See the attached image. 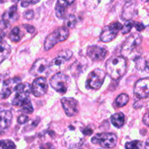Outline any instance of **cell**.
<instances>
[{
	"instance_id": "6da1fadb",
	"label": "cell",
	"mask_w": 149,
	"mask_h": 149,
	"mask_svg": "<svg viewBox=\"0 0 149 149\" xmlns=\"http://www.w3.org/2000/svg\"><path fill=\"white\" fill-rule=\"evenodd\" d=\"M107 74L113 80H119L127 71V62L125 58L121 56L112 57L106 62Z\"/></svg>"
},
{
	"instance_id": "7a4b0ae2",
	"label": "cell",
	"mask_w": 149,
	"mask_h": 149,
	"mask_svg": "<svg viewBox=\"0 0 149 149\" xmlns=\"http://www.w3.org/2000/svg\"><path fill=\"white\" fill-rule=\"evenodd\" d=\"M69 35L68 29L65 27H60L48 35L44 43V49L48 51L55 45L65 41Z\"/></svg>"
},
{
	"instance_id": "3957f363",
	"label": "cell",
	"mask_w": 149,
	"mask_h": 149,
	"mask_svg": "<svg viewBox=\"0 0 149 149\" xmlns=\"http://www.w3.org/2000/svg\"><path fill=\"white\" fill-rule=\"evenodd\" d=\"M15 95L12 100L13 106L22 107L30 100L29 95L31 93V85L29 83H20L17 85L15 90Z\"/></svg>"
},
{
	"instance_id": "277c9868",
	"label": "cell",
	"mask_w": 149,
	"mask_h": 149,
	"mask_svg": "<svg viewBox=\"0 0 149 149\" xmlns=\"http://www.w3.org/2000/svg\"><path fill=\"white\" fill-rule=\"evenodd\" d=\"M142 38L138 33H133L128 36L122 45L121 53L124 57L131 58L132 54L135 49H138L141 45ZM123 57V58H124Z\"/></svg>"
},
{
	"instance_id": "5b68a950",
	"label": "cell",
	"mask_w": 149,
	"mask_h": 149,
	"mask_svg": "<svg viewBox=\"0 0 149 149\" xmlns=\"http://www.w3.org/2000/svg\"><path fill=\"white\" fill-rule=\"evenodd\" d=\"M83 129L77 123L73 124L68 127L65 133V141L70 147L75 146L81 143L84 140Z\"/></svg>"
},
{
	"instance_id": "8992f818",
	"label": "cell",
	"mask_w": 149,
	"mask_h": 149,
	"mask_svg": "<svg viewBox=\"0 0 149 149\" xmlns=\"http://www.w3.org/2000/svg\"><path fill=\"white\" fill-rule=\"evenodd\" d=\"M49 83L54 90L61 94H65L69 86L70 79L64 73L58 72L50 79Z\"/></svg>"
},
{
	"instance_id": "52a82bcc",
	"label": "cell",
	"mask_w": 149,
	"mask_h": 149,
	"mask_svg": "<svg viewBox=\"0 0 149 149\" xmlns=\"http://www.w3.org/2000/svg\"><path fill=\"white\" fill-rule=\"evenodd\" d=\"M106 78V73L100 68H96L88 75L86 87L91 90H98L103 85Z\"/></svg>"
},
{
	"instance_id": "ba28073f",
	"label": "cell",
	"mask_w": 149,
	"mask_h": 149,
	"mask_svg": "<svg viewBox=\"0 0 149 149\" xmlns=\"http://www.w3.org/2000/svg\"><path fill=\"white\" fill-rule=\"evenodd\" d=\"M93 144H98L104 148H112L116 146L117 137L114 133H99L91 139Z\"/></svg>"
},
{
	"instance_id": "9c48e42d",
	"label": "cell",
	"mask_w": 149,
	"mask_h": 149,
	"mask_svg": "<svg viewBox=\"0 0 149 149\" xmlns=\"http://www.w3.org/2000/svg\"><path fill=\"white\" fill-rule=\"evenodd\" d=\"M122 25L119 22L112 23L108 26H106L100 33V40L103 42H111L116 37L119 31L122 29Z\"/></svg>"
},
{
	"instance_id": "30bf717a",
	"label": "cell",
	"mask_w": 149,
	"mask_h": 149,
	"mask_svg": "<svg viewBox=\"0 0 149 149\" xmlns=\"http://www.w3.org/2000/svg\"><path fill=\"white\" fill-rule=\"evenodd\" d=\"M48 90V84L45 77H38L31 86V92L35 97H42L45 95Z\"/></svg>"
},
{
	"instance_id": "8fae6325",
	"label": "cell",
	"mask_w": 149,
	"mask_h": 149,
	"mask_svg": "<svg viewBox=\"0 0 149 149\" xmlns=\"http://www.w3.org/2000/svg\"><path fill=\"white\" fill-rule=\"evenodd\" d=\"M13 119L11 111L6 109L2 104L0 105V134H4L8 130Z\"/></svg>"
},
{
	"instance_id": "7c38bea8",
	"label": "cell",
	"mask_w": 149,
	"mask_h": 149,
	"mask_svg": "<svg viewBox=\"0 0 149 149\" xmlns=\"http://www.w3.org/2000/svg\"><path fill=\"white\" fill-rule=\"evenodd\" d=\"M49 69V63L45 58L37 59L30 69V74L33 76H40L47 74Z\"/></svg>"
},
{
	"instance_id": "4fadbf2b",
	"label": "cell",
	"mask_w": 149,
	"mask_h": 149,
	"mask_svg": "<svg viewBox=\"0 0 149 149\" xmlns=\"http://www.w3.org/2000/svg\"><path fill=\"white\" fill-rule=\"evenodd\" d=\"M61 103L65 114L69 117L74 116L78 113L79 103L76 99L73 97H63L61 99Z\"/></svg>"
},
{
	"instance_id": "5bb4252c",
	"label": "cell",
	"mask_w": 149,
	"mask_h": 149,
	"mask_svg": "<svg viewBox=\"0 0 149 149\" xmlns=\"http://www.w3.org/2000/svg\"><path fill=\"white\" fill-rule=\"evenodd\" d=\"M134 94L138 98L144 99L148 97L149 94V80L148 78L139 79L134 87Z\"/></svg>"
},
{
	"instance_id": "9a60e30c",
	"label": "cell",
	"mask_w": 149,
	"mask_h": 149,
	"mask_svg": "<svg viewBox=\"0 0 149 149\" xmlns=\"http://www.w3.org/2000/svg\"><path fill=\"white\" fill-rule=\"evenodd\" d=\"M20 83V79L19 78L10 79L4 81L2 89L0 93L1 99H6L11 95L13 91H15L16 87Z\"/></svg>"
},
{
	"instance_id": "2e32d148",
	"label": "cell",
	"mask_w": 149,
	"mask_h": 149,
	"mask_svg": "<svg viewBox=\"0 0 149 149\" xmlns=\"http://www.w3.org/2000/svg\"><path fill=\"white\" fill-rule=\"evenodd\" d=\"M107 49L97 45H92L88 47L87 54L93 61H100L104 59L107 55Z\"/></svg>"
},
{
	"instance_id": "e0dca14e",
	"label": "cell",
	"mask_w": 149,
	"mask_h": 149,
	"mask_svg": "<svg viewBox=\"0 0 149 149\" xmlns=\"http://www.w3.org/2000/svg\"><path fill=\"white\" fill-rule=\"evenodd\" d=\"M72 56V52L70 50H65L61 52V53L58 55L55 58H54L52 62L49 63V68L55 69L60 68L62 65H63L65 63L69 61L70 58Z\"/></svg>"
},
{
	"instance_id": "ac0fdd59",
	"label": "cell",
	"mask_w": 149,
	"mask_h": 149,
	"mask_svg": "<svg viewBox=\"0 0 149 149\" xmlns=\"http://www.w3.org/2000/svg\"><path fill=\"white\" fill-rule=\"evenodd\" d=\"M18 17L19 14L17 13V5L14 4L4 12L2 15V20L10 26L14 22L17 21Z\"/></svg>"
},
{
	"instance_id": "d6986e66",
	"label": "cell",
	"mask_w": 149,
	"mask_h": 149,
	"mask_svg": "<svg viewBox=\"0 0 149 149\" xmlns=\"http://www.w3.org/2000/svg\"><path fill=\"white\" fill-rule=\"evenodd\" d=\"M137 13V6L135 2L133 1H128L125 4L122 13V19L126 20H131L132 17Z\"/></svg>"
},
{
	"instance_id": "ffe728a7",
	"label": "cell",
	"mask_w": 149,
	"mask_h": 149,
	"mask_svg": "<svg viewBox=\"0 0 149 149\" xmlns=\"http://www.w3.org/2000/svg\"><path fill=\"white\" fill-rule=\"evenodd\" d=\"M74 1H58L55 6V13L58 18H64L65 15V8L73 4Z\"/></svg>"
},
{
	"instance_id": "44dd1931",
	"label": "cell",
	"mask_w": 149,
	"mask_h": 149,
	"mask_svg": "<svg viewBox=\"0 0 149 149\" xmlns=\"http://www.w3.org/2000/svg\"><path fill=\"white\" fill-rule=\"evenodd\" d=\"M87 61L84 59H80L76 61L74 63H73L72 67H71V74L74 77H77L81 73H82L84 70V67L87 65ZM86 68V67H85Z\"/></svg>"
},
{
	"instance_id": "7402d4cb",
	"label": "cell",
	"mask_w": 149,
	"mask_h": 149,
	"mask_svg": "<svg viewBox=\"0 0 149 149\" xmlns=\"http://www.w3.org/2000/svg\"><path fill=\"white\" fill-rule=\"evenodd\" d=\"M11 52V47L5 42H0V64L5 61Z\"/></svg>"
},
{
	"instance_id": "603a6c76",
	"label": "cell",
	"mask_w": 149,
	"mask_h": 149,
	"mask_svg": "<svg viewBox=\"0 0 149 149\" xmlns=\"http://www.w3.org/2000/svg\"><path fill=\"white\" fill-rule=\"evenodd\" d=\"M111 121L112 125L117 128H121L124 125L125 122V115L122 112L114 113L111 117Z\"/></svg>"
},
{
	"instance_id": "cb8c5ba5",
	"label": "cell",
	"mask_w": 149,
	"mask_h": 149,
	"mask_svg": "<svg viewBox=\"0 0 149 149\" xmlns=\"http://www.w3.org/2000/svg\"><path fill=\"white\" fill-rule=\"evenodd\" d=\"M23 35V33L22 32L19 26H17V27H15L11 31V32L10 33V36H9V38H10V39L12 42H17L21 39Z\"/></svg>"
},
{
	"instance_id": "d4e9b609",
	"label": "cell",
	"mask_w": 149,
	"mask_h": 149,
	"mask_svg": "<svg viewBox=\"0 0 149 149\" xmlns=\"http://www.w3.org/2000/svg\"><path fill=\"white\" fill-rule=\"evenodd\" d=\"M129 96L126 93H122V94L119 95L117 97H116V100L114 102V104L116 107L122 108L126 106L129 102Z\"/></svg>"
},
{
	"instance_id": "484cf974",
	"label": "cell",
	"mask_w": 149,
	"mask_h": 149,
	"mask_svg": "<svg viewBox=\"0 0 149 149\" xmlns=\"http://www.w3.org/2000/svg\"><path fill=\"white\" fill-rule=\"evenodd\" d=\"M135 64H136V68L139 70H146L148 71V62L145 58H138L135 60Z\"/></svg>"
},
{
	"instance_id": "4316f807",
	"label": "cell",
	"mask_w": 149,
	"mask_h": 149,
	"mask_svg": "<svg viewBox=\"0 0 149 149\" xmlns=\"http://www.w3.org/2000/svg\"><path fill=\"white\" fill-rule=\"evenodd\" d=\"M0 149H16V146L10 140H2L0 141Z\"/></svg>"
},
{
	"instance_id": "83f0119b",
	"label": "cell",
	"mask_w": 149,
	"mask_h": 149,
	"mask_svg": "<svg viewBox=\"0 0 149 149\" xmlns=\"http://www.w3.org/2000/svg\"><path fill=\"white\" fill-rule=\"evenodd\" d=\"M134 23H135V21L133 20H127L125 24L122 26V33L123 34H127V33H130L132 30V27H134Z\"/></svg>"
},
{
	"instance_id": "f1b7e54d",
	"label": "cell",
	"mask_w": 149,
	"mask_h": 149,
	"mask_svg": "<svg viewBox=\"0 0 149 149\" xmlns=\"http://www.w3.org/2000/svg\"><path fill=\"white\" fill-rule=\"evenodd\" d=\"M142 146V143L139 141H132L125 144L126 149H141Z\"/></svg>"
},
{
	"instance_id": "f546056e",
	"label": "cell",
	"mask_w": 149,
	"mask_h": 149,
	"mask_svg": "<svg viewBox=\"0 0 149 149\" xmlns=\"http://www.w3.org/2000/svg\"><path fill=\"white\" fill-rule=\"evenodd\" d=\"M76 23H77V20H76V17L74 15H69L65 18V23L68 27L74 28V26H75Z\"/></svg>"
},
{
	"instance_id": "4dcf8cb0",
	"label": "cell",
	"mask_w": 149,
	"mask_h": 149,
	"mask_svg": "<svg viewBox=\"0 0 149 149\" xmlns=\"http://www.w3.org/2000/svg\"><path fill=\"white\" fill-rule=\"evenodd\" d=\"M9 27H10V26H9L8 24H7L5 22L3 21V20H1V21H0V42L2 40L3 37L5 36L6 30H7Z\"/></svg>"
},
{
	"instance_id": "1f68e13d",
	"label": "cell",
	"mask_w": 149,
	"mask_h": 149,
	"mask_svg": "<svg viewBox=\"0 0 149 149\" xmlns=\"http://www.w3.org/2000/svg\"><path fill=\"white\" fill-rule=\"evenodd\" d=\"M21 111L25 113H31L33 111V106H32L31 100H29V102H27L26 104L23 105V106H22Z\"/></svg>"
},
{
	"instance_id": "d6a6232c",
	"label": "cell",
	"mask_w": 149,
	"mask_h": 149,
	"mask_svg": "<svg viewBox=\"0 0 149 149\" xmlns=\"http://www.w3.org/2000/svg\"><path fill=\"white\" fill-rule=\"evenodd\" d=\"M28 121H29V116H27L26 115H20L18 117V119H17V122H18L20 125L26 123Z\"/></svg>"
},
{
	"instance_id": "836d02e7",
	"label": "cell",
	"mask_w": 149,
	"mask_h": 149,
	"mask_svg": "<svg viewBox=\"0 0 149 149\" xmlns=\"http://www.w3.org/2000/svg\"><path fill=\"white\" fill-rule=\"evenodd\" d=\"M23 17H24L25 19H27V20H31L33 17V10L26 11L23 14Z\"/></svg>"
},
{
	"instance_id": "e575fe53",
	"label": "cell",
	"mask_w": 149,
	"mask_h": 149,
	"mask_svg": "<svg viewBox=\"0 0 149 149\" xmlns=\"http://www.w3.org/2000/svg\"><path fill=\"white\" fill-rule=\"evenodd\" d=\"M38 2H39V1H21L20 4L23 7H29V4H35Z\"/></svg>"
},
{
	"instance_id": "d590c367",
	"label": "cell",
	"mask_w": 149,
	"mask_h": 149,
	"mask_svg": "<svg viewBox=\"0 0 149 149\" xmlns=\"http://www.w3.org/2000/svg\"><path fill=\"white\" fill-rule=\"evenodd\" d=\"M134 27L138 31H141L144 30V29H145V26L143 24H142L141 23H138V22H135V23H134Z\"/></svg>"
},
{
	"instance_id": "8d00e7d4",
	"label": "cell",
	"mask_w": 149,
	"mask_h": 149,
	"mask_svg": "<svg viewBox=\"0 0 149 149\" xmlns=\"http://www.w3.org/2000/svg\"><path fill=\"white\" fill-rule=\"evenodd\" d=\"M83 134H84V135H90L92 133H93V130L91 129V128H90L89 127H87L86 128H84L83 129Z\"/></svg>"
},
{
	"instance_id": "74e56055",
	"label": "cell",
	"mask_w": 149,
	"mask_h": 149,
	"mask_svg": "<svg viewBox=\"0 0 149 149\" xmlns=\"http://www.w3.org/2000/svg\"><path fill=\"white\" fill-rule=\"evenodd\" d=\"M23 27L25 28V29L27 30V31L29 32V33H33V32L34 31V28L32 26H30V25H24Z\"/></svg>"
},
{
	"instance_id": "f35d334b",
	"label": "cell",
	"mask_w": 149,
	"mask_h": 149,
	"mask_svg": "<svg viewBox=\"0 0 149 149\" xmlns=\"http://www.w3.org/2000/svg\"><path fill=\"white\" fill-rule=\"evenodd\" d=\"M143 122H144V124L146 125V126H148V113H146L145 116L143 117Z\"/></svg>"
}]
</instances>
